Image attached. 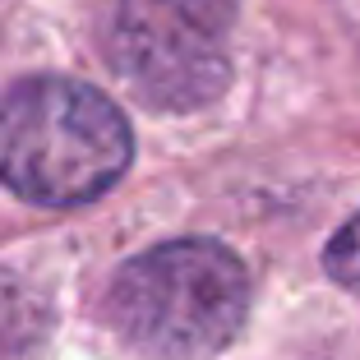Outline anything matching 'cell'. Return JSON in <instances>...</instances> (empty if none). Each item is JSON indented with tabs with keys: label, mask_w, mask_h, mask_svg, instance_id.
<instances>
[{
	"label": "cell",
	"mask_w": 360,
	"mask_h": 360,
	"mask_svg": "<svg viewBox=\"0 0 360 360\" xmlns=\"http://www.w3.org/2000/svg\"><path fill=\"white\" fill-rule=\"evenodd\" d=\"M134 139L120 106L79 79H19L0 93V180L42 208L93 203L125 176Z\"/></svg>",
	"instance_id": "obj_1"
},
{
	"label": "cell",
	"mask_w": 360,
	"mask_h": 360,
	"mask_svg": "<svg viewBox=\"0 0 360 360\" xmlns=\"http://www.w3.org/2000/svg\"><path fill=\"white\" fill-rule=\"evenodd\" d=\"M250 277L217 240H171L120 264L106 314L129 347L153 360L217 356L240 333Z\"/></svg>",
	"instance_id": "obj_2"
},
{
	"label": "cell",
	"mask_w": 360,
	"mask_h": 360,
	"mask_svg": "<svg viewBox=\"0 0 360 360\" xmlns=\"http://www.w3.org/2000/svg\"><path fill=\"white\" fill-rule=\"evenodd\" d=\"M236 0H111L106 56L143 102L190 111L226 88Z\"/></svg>",
	"instance_id": "obj_3"
},
{
	"label": "cell",
	"mask_w": 360,
	"mask_h": 360,
	"mask_svg": "<svg viewBox=\"0 0 360 360\" xmlns=\"http://www.w3.org/2000/svg\"><path fill=\"white\" fill-rule=\"evenodd\" d=\"M323 264H328V273L338 277L342 286H356V291H360V212L342 226L338 236H333Z\"/></svg>",
	"instance_id": "obj_4"
}]
</instances>
